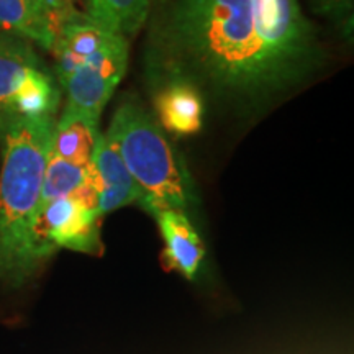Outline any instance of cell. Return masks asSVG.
I'll use <instances>...</instances> for the list:
<instances>
[{"label":"cell","mask_w":354,"mask_h":354,"mask_svg":"<svg viewBox=\"0 0 354 354\" xmlns=\"http://www.w3.org/2000/svg\"><path fill=\"white\" fill-rule=\"evenodd\" d=\"M59 100L56 74L33 44L0 33V135L20 118L56 117Z\"/></svg>","instance_id":"cell-4"},{"label":"cell","mask_w":354,"mask_h":354,"mask_svg":"<svg viewBox=\"0 0 354 354\" xmlns=\"http://www.w3.org/2000/svg\"><path fill=\"white\" fill-rule=\"evenodd\" d=\"M100 214L97 192L91 179L84 180L73 194L39 207L33 225V258L41 264L57 250L100 254Z\"/></svg>","instance_id":"cell-5"},{"label":"cell","mask_w":354,"mask_h":354,"mask_svg":"<svg viewBox=\"0 0 354 354\" xmlns=\"http://www.w3.org/2000/svg\"><path fill=\"white\" fill-rule=\"evenodd\" d=\"M87 174L88 167L73 165V162L53 156L50 153L46 171H44L39 207L46 205L48 202L56 201L59 197H66L73 194L87 179Z\"/></svg>","instance_id":"cell-14"},{"label":"cell","mask_w":354,"mask_h":354,"mask_svg":"<svg viewBox=\"0 0 354 354\" xmlns=\"http://www.w3.org/2000/svg\"><path fill=\"white\" fill-rule=\"evenodd\" d=\"M107 140L117 148L141 192V209L190 214L198 197L192 176L162 128L136 102H123L115 110Z\"/></svg>","instance_id":"cell-3"},{"label":"cell","mask_w":354,"mask_h":354,"mask_svg":"<svg viewBox=\"0 0 354 354\" xmlns=\"http://www.w3.org/2000/svg\"><path fill=\"white\" fill-rule=\"evenodd\" d=\"M151 0H87L86 17L109 32L130 37L146 24Z\"/></svg>","instance_id":"cell-13"},{"label":"cell","mask_w":354,"mask_h":354,"mask_svg":"<svg viewBox=\"0 0 354 354\" xmlns=\"http://www.w3.org/2000/svg\"><path fill=\"white\" fill-rule=\"evenodd\" d=\"M117 33L102 28L86 15L73 13L56 35L53 53L56 56V77L61 88L77 68L107 44Z\"/></svg>","instance_id":"cell-9"},{"label":"cell","mask_w":354,"mask_h":354,"mask_svg":"<svg viewBox=\"0 0 354 354\" xmlns=\"http://www.w3.org/2000/svg\"><path fill=\"white\" fill-rule=\"evenodd\" d=\"M55 125L56 117L20 118L0 135V282L6 286H24L39 269L33 225Z\"/></svg>","instance_id":"cell-2"},{"label":"cell","mask_w":354,"mask_h":354,"mask_svg":"<svg viewBox=\"0 0 354 354\" xmlns=\"http://www.w3.org/2000/svg\"><path fill=\"white\" fill-rule=\"evenodd\" d=\"M156 112L167 131L179 136L194 135L202 128V94L187 82H166L156 94Z\"/></svg>","instance_id":"cell-10"},{"label":"cell","mask_w":354,"mask_h":354,"mask_svg":"<svg viewBox=\"0 0 354 354\" xmlns=\"http://www.w3.org/2000/svg\"><path fill=\"white\" fill-rule=\"evenodd\" d=\"M88 179L97 192V209L100 216L141 201L138 185L122 156L102 133L88 166Z\"/></svg>","instance_id":"cell-7"},{"label":"cell","mask_w":354,"mask_h":354,"mask_svg":"<svg viewBox=\"0 0 354 354\" xmlns=\"http://www.w3.org/2000/svg\"><path fill=\"white\" fill-rule=\"evenodd\" d=\"M99 135L97 120L81 117H59L53 131L51 154L73 165L88 167Z\"/></svg>","instance_id":"cell-12"},{"label":"cell","mask_w":354,"mask_h":354,"mask_svg":"<svg viewBox=\"0 0 354 354\" xmlns=\"http://www.w3.org/2000/svg\"><path fill=\"white\" fill-rule=\"evenodd\" d=\"M153 216L165 243L167 266L187 281L197 279L205 261L207 250L192 220L179 210H158Z\"/></svg>","instance_id":"cell-8"},{"label":"cell","mask_w":354,"mask_h":354,"mask_svg":"<svg viewBox=\"0 0 354 354\" xmlns=\"http://www.w3.org/2000/svg\"><path fill=\"white\" fill-rule=\"evenodd\" d=\"M127 63V39L122 35H115L66 81L63 86L66 105L61 117H81L99 122L102 110L125 74Z\"/></svg>","instance_id":"cell-6"},{"label":"cell","mask_w":354,"mask_h":354,"mask_svg":"<svg viewBox=\"0 0 354 354\" xmlns=\"http://www.w3.org/2000/svg\"><path fill=\"white\" fill-rule=\"evenodd\" d=\"M39 10H43L55 24L56 30L77 10L74 8V0H30Z\"/></svg>","instance_id":"cell-15"},{"label":"cell","mask_w":354,"mask_h":354,"mask_svg":"<svg viewBox=\"0 0 354 354\" xmlns=\"http://www.w3.org/2000/svg\"><path fill=\"white\" fill-rule=\"evenodd\" d=\"M0 33L25 38L53 51L57 30L50 17L30 0H0Z\"/></svg>","instance_id":"cell-11"},{"label":"cell","mask_w":354,"mask_h":354,"mask_svg":"<svg viewBox=\"0 0 354 354\" xmlns=\"http://www.w3.org/2000/svg\"><path fill=\"white\" fill-rule=\"evenodd\" d=\"M320 64L299 0H174L148 61L158 82H187L243 112L295 91Z\"/></svg>","instance_id":"cell-1"},{"label":"cell","mask_w":354,"mask_h":354,"mask_svg":"<svg viewBox=\"0 0 354 354\" xmlns=\"http://www.w3.org/2000/svg\"><path fill=\"white\" fill-rule=\"evenodd\" d=\"M312 2L318 13L333 17V19L346 17L353 7V0H312Z\"/></svg>","instance_id":"cell-16"}]
</instances>
